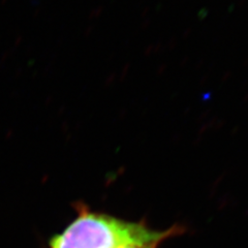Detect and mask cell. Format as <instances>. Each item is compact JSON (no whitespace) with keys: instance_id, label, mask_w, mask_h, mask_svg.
I'll use <instances>...</instances> for the list:
<instances>
[{"instance_id":"cell-1","label":"cell","mask_w":248,"mask_h":248,"mask_svg":"<svg viewBox=\"0 0 248 248\" xmlns=\"http://www.w3.org/2000/svg\"><path fill=\"white\" fill-rule=\"evenodd\" d=\"M181 232L179 226L154 231L143 222L125 221L81 207L77 218L52 240L50 248H118L136 243L160 245Z\"/></svg>"},{"instance_id":"cell-2","label":"cell","mask_w":248,"mask_h":248,"mask_svg":"<svg viewBox=\"0 0 248 248\" xmlns=\"http://www.w3.org/2000/svg\"><path fill=\"white\" fill-rule=\"evenodd\" d=\"M159 244H127V245H123L118 248H157Z\"/></svg>"}]
</instances>
